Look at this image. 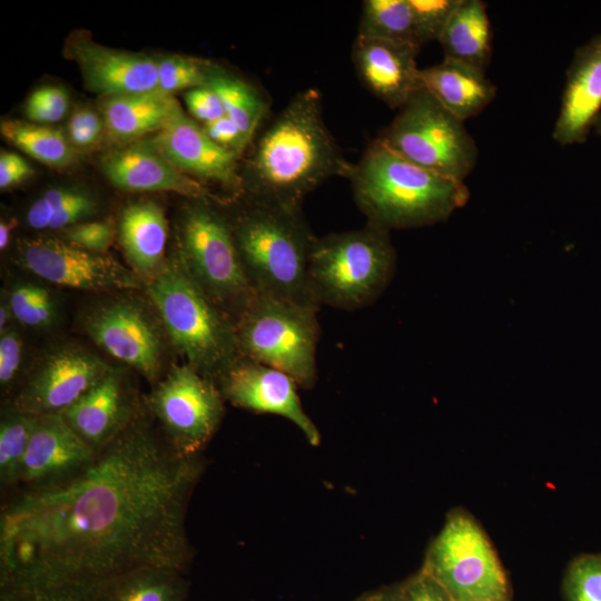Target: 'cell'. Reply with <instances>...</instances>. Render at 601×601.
Segmentation results:
<instances>
[{"label":"cell","instance_id":"6da1fadb","mask_svg":"<svg viewBox=\"0 0 601 601\" xmlns=\"http://www.w3.org/2000/svg\"><path fill=\"white\" fill-rule=\"evenodd\" d=\"M198 473L135 415L88 465L2 508L4 601H98L134 574L181 569Z\"/></svg>","mask_w":601,"mask_h":601},{"label":"cell","instance_id":"7a4b0ae2","mask_svg":"<svg viewBox=\"0 0 601 601\" xmlns=\"http://www.w3.org/2000/svg\"><path fill=\"white\" fill-rule=\"evenodd\" d=\"M318 89L296 93L259 137L243 175V195L302 207L304 198L333 176H348L352 164L327 129Z\"/></svg>","mask_w":601,"mask_h":601},{"label":"cell","instance_id":"3957f363","mask_svg":"<svg viewBox=\"0 0 601 601\" xmlns=\"http://www.w3.org/2000/svg\"><path fill=\"white\" fill-rule=\"evenodd\" d=\"M347 178L367 224L388 231L444 221L470 197L463 181L407 160L380 138L352 164Z\"/></svg>","mask_w":601,"mask_h":601},{"label":"cell","instance_id":"277c9868","mask_svg":"<svg viewBox=\"0 0 601 601\" xmlns=\"http://www.w3.org/2000/svg\"><path fill=\"white\" fill-rule=\"evenodd\" d=\"M229 224L245 273L257 295L319 309L311 298L307 284L316 236L302 207L252 198Z\"/></svg>","mask_w":601,"mask_h":601},{"label":"cell","instance_id":"5b68a950","mask_svg":"<svg viewBox=\"0 0 601 601\" xmlns=\"http://www.w3.org/2000/svg\"><path fill=\"white\" fill-rule=\"evenodd\" d=\"M146 290L176 351L200 374L215 381L243 356L235 322L189 275L177 252Z\"/></svg>","mask_w":601,"mask_h":601},{"label":"cell","instance_id":"8992f818","mask_svg":"<svg viewBox=\"0 0 601 601\" xmlns=\"http://www.w3.org/2000/svg\"><path fill=\"white\" fill-rule=\"evenodd\" d=\"M395 266L390 231L371 224L316 237L307 269L311 298L318 308H365L388 286Z\"/></svg>","mask_w":601,"mask_h":601},{"label":"cell","instance_id":"52a82bcc","mask_svg":"<svg viewBox=\"0 0 601 601\" xmlns=\"http://www.w3.org/2000/svg\"><path fill=\"white\" fill-rule=\"evenodd\" d=\"M211 203L216 201L194 200L185 208L177 253L189 275L236 324L257 294L245 273L229 220Z\"/></svg>","mask_w":601,"mask_h":601},{"label":"cell","instance_id":"ba28073f","mask_svg":"<svg viewBox=\"0 0 601 601\" xmlns=\"http://www.w3.org/2000/svg\"><path fill=\"white\" fill-rule=\"evenodd\" d=\"M317 309L257 295L236 323L243 356L289 375L304 388L317 380Z\"/></svg>","mask_w":601,"mask_h":601},{"label":"cell","instance_id":"9c48e42d","mask_svg":"<svg viewBox=\"0 0 601 601\" xmlns=\"http://www.w3.org/2000/svg\"><path fill=\"white\" fill-rule=\"evenodd\" d=\"M378 138L407 160L457 181H464L477 159L463 121L422 87Z\"/></svg>","mask_w":601,"mask_h":601},{"label":"cell","instance_id":"30bf717a","mask_svg":"<svg viewBox=\"0 0 601 601\" xmlns=\"http://www.w3.org/2000/svg\"><path fill=\"white\" fill-rule=\"evenodd\" d=\"M424 571L452 601H509L506 577L494 550L463 513L447 519L432 543Z\"/></svg>","mask_w":601,"mask_h":601},{"label":"cell","instance_id":"8fae6325","mask_svg":"<svg viewBox=\"0 0 601 601\" xmlns=\"http://www.w3.org/2000/svg\"><path fill=\"white\" fill-rule=\"evenodd\" d=\"M223 395L215 381L189 364L175 365L147 396L167 442L194 456L211 437L223 416Z\"/></svg>","mask_w":601,"mask_h":601},{"label":"cell","instance_id":"7c38bea8","mask_svg":"<svg viewBox=\"0 0 601 601\" xmlns=\"http://www.w3.org/2000/svg\"><path fill=\"white\" fill-rule=\"evenodd\" d=\"M19 262L38 277L52 284L83 289H137L141 279L131 269L106 254L76 247L61 238L26 239L19 246Z\"/></svg>","mask_w":601,"mask_h":601},{"label":"cell","instance_id":"4fadbf2b","mask_svg":"<svg viewBox=\"0 0 601 601\" xmlns=\"http://www.w3.org/2000/svg\"><path fill=\"white\" fill-rule=\"evenodd\" d=\"M111 368L83 347H58L35 368L16 396L13 410L29 415L61 413Z\"/></svg>","mask_w":601,"mask_h":601},{"label":"cell","instance_id":"5bb4252c","mask_svg":"<svg viewBox=\"0 0 601 601\" xmlns=\"http://www.w3.org/2000/svg\"><path fill=\"white\" fill-rule=\"evenodd\" d=\"M82 327L101 349L149 380L161 368L160 333L146 311L128 299L99 305L83 317Z\"/></svg>","mask_w":601,"mask_h":601},{"label":"cell","instance_id":"9a60e30c","mask_svg":"<svg viewBox=\"0 0 601 601\" xmlns=\"http://www.w3.org/2000/svg\"><path fill=\"white\" fill-rule=\"evenodd\" d=\"M148 142L171 165L198 181L217 183L233 199L243 196L239 155L220 147L203 126L177 109Z\"/></svg>","mask_w":601,"mask_h":601},{"label":"cell","instance_id":"2e32d148","mask_svg":"<svg viewBox=\"0 0 601 601\" xmlns=\"http://www.w3.org/2000/svg\"><path fill=\"white\" fill-rule=\"evenodd\" d=\"M217 380L223 397L235 406L283 416L312 445L319 444V432L302 406L297 383L286 373L242 356Z\"/></svg>","mask_w":601,"mask_h":601},{"label":"cell","instance_id":"e0dca14e","mask_svg":"<svg viewBox=\"0 0 601 601\" xmlns=\"http://www.w3.org/2000/svg\"><path fill=\"white\" fill-rule=\"evenodd\" d=\"M101 169L109 181L128 191H171L193 200L226 204L197 179L184 174L148 141H134L107 152Z\"/></svg>","mask_w":601,"mask_h":601},{"label":"cell","instance_id":"ac0fdd59","mask_svg":"<svg viewBox=\"0 0 601 601\" xmlns=\"http://www.w3.org/2000/svg\"><path fill=\"white\" fill-rule=\"evenodd\" d=\"M86 87L104 97L158 91L157 58L120 51L86 38L69 43Z\"/></svg>","mask_w":601,"mask_h":601},{"label":"cell","instance_id":"d6986e66","mask_svg":"<svg viewBox=\"0 0 601 601\" xmlns=\"http://www.w3.org/2000/svg\"><path fill=\"white\" fill-rule=\"evenodd\" d=\"M420 47L357 36L352 60L362 83L391 108H402L422 86L416 56Z\"/></svg>","mask_w":601,"mask_h":601},{"label":"cell","instance_id":"ffe728a7","mask_svg":"<svg viewBox=\"0 0 601 601\" xmlns=\"http://www.w3.org/2000/svg\"><path fill=\"white\" fill-rule=\"evenodd\" d=\"M97 452L60 413L36 415L19 482L37 485L62 479L88 465Z\"/></svg>","mask_w":601,"mask_h":601},{"label":"cell","instance_id":"44dd1931","mask_svg":"<svg viewBox=\"0 0 601 601\" xmlns=\"http://www.w3.org/2000/svg\"><path fill=\"white\" fill-rule=\"evenodd\" d=\"M601 109V35L577 50L569 68L552 138L560 145L585 140Z\"/></svg>","mask_w":601,"mask_h":601},{"label":"cell","instance_id":"7402d4cb","mask_svg":"<svg viewBox=\"0 0 601 601\" xmlns=\"http://www.w3.org/2000/svg\"><path fill=\"white\" fill-rule=\"evenodd\" d=\"M60 414L96 451L115 439L136 415L122 373L114 367Z\"/></svg>","mask_w":601,"mask_h":601},{"label":"cell","instance_id":"603a6c76","mask_svg":"<svg viewBox=\"0 0 601 601\" xmlns=\"http://www.w3.org/2000/svg\"><path fill=\"white\" fill-rule=\"evenodd\" d=\"M168 224L164 209L150 200L136 201L121 213L117 236L130 269L147 283L165 267Z\"/></svg>","mask_w":601,"mask_h":601},{"label":"cell","instance_id":"cb8c5ba5","mask_svg":"<svg viewBox=\"0 0 601 601\" xmlns=\"http://www.w3.org/2000/svg\"><path fill=\"white\" fill-rule=\"evenodd\" d=\"M422 88L461 121L479 115L496 96V88L483 70L444 58L437 65L420 69Z\"/></svg>","mask_w":601,"mask_h":601},{"label":"cell","instance_id":"d4e9b609","mask_svg":"<svg viewBox=\"0 0 601 601\" xmlns=\"http://www.w3.org/2000/svg\"><path fill=\"white\" fill-rule=\"evenodd\" d=\"M179 108L173 96L159 91L104 97L100 102L106 135L122 145L157 132Z\"/></svg>","mask_w":601,"mask_h":601},{"label":"cell","instance_id":"484cf974","mask_svg":"<svg viewBox=\"0 0 601 601\" xmlns=\"http://www.w3.org/2000/svg\"><path fill=\"white\" fill-rule=\"evenodd\" d=\"M444 58L485 70L492 53V27L481 0H460L437 40Z\"/></svg>","mask_w":601,"mask_h":601},{"label":"cell","instance_id":"4316f807","mask_svg":"<svg viewBox=\"0 0 601 601\" xmlns=\"http://www.w3.org/2000/svg\"><path fill=\"white\" fill-rule=\"evenodd\" d=\"M97 200L86 190L71 186L48 189L28 209L27 223L38 230H61L96 214Z\"/></svg>","mask_w":601,"mask_h":601},{"label":"cell","instance_id":"83f0119b","mask_svg":"<svg viewBox=\"0 0 601 601\" xmlns=\"http://www.w3.org/2000/svg\"><path fill=\"white\" fill-rule=\"evenodd\" d=\"M0 131L9 142L47 166L67 168L77 160L76 148L59 129L17 119H3Z\"/></svg>","mask_w":601,"mask_h":601},{"label":"cell","instance_id":"f1b7e54d","mask_svg":"<svg viewBox=\"0 0 601 601\" xmlns=\"http://www.w3.org/2000/svg\"><path fill=\"white\" fill-rule=\"evenodd\" d=\"M207 86L218 95L226 116L237 125L248 145L267 112L268 104L263 95L218 66L211 70Z\"/></svg>","mask_w":601,"mask_h":601},{"label":"cell","instance_id":"f546056e","mask_svg":"<svg viewBox=\"0 0 601 601\" xmlns=\"http://www.w3.org/2000/svg\"><path fill=\"white\" fill-rule=\"evenodd\" d=\"M357 36L422 47L408 0H365Z\"/></svg>","mask_w":601,"mask_h":601},{"label":"cell","instance_id":"4dcf8cb0","mask_svg":"<svg viewBox=\"0 0 601 601\" xmlns=\"http://www.w3.org/2000/svg\"><path fill=\"white\" fill-rule=\"evenodd\" d=\"M36 415L16 410L0 424V477L4 484L19 481L23 457L35 427Z\"/></svg>","mask_w":601,"mask_h":601},{"label":"cell","instance_id":"1f68e13d","mask_svg":"<svg viewBox=\"0 0 601 601\" xmlns=\"http://www.w3.org/2000/svg\"><path fill=\"white\" fill-rule=\"evenodd\" d=\"M175 572L144 571L118 582L98 601H178Z\"/></svg>","mask_w":601,"mask_h":601},{"label":"cell","instance_id":"d6a6232c","mask_svg":"<svg viewBox=\"0 0 601 601\" xmlns=\"http://www.w3.org/2000/svg\"><path fill=\"white\" fill-rule=\"evenodd\" d=\"M158 91L173 96L180 90L207 86L214 65L201 58L189 56H164L157 58Z\"/></svg>","mask_w":601,"mask_h":601},{"label":"cell","instance_id":"836d02e7","mask_svg":"<svg viewBox=\"0 0 601 601\" xmlns=\"http://www.w3.org/2000/svg\"><path fill=\"white\" fill-rule=\"evenodd\" d=\"M8 304L12 316L30 327H46L55 317L53 300L48 290L35 284L16 286L9 295Z\"/></svg>","mask_w":601,"mask_h":601},{"label":"cell","instance_id":"e575fe53","mask_svg":"<svg viewBox=\"0 0 601 601\" xmlns=\"http://www.w3.org/2000/svg\"><path fill=\"white\" fill-rule=\"evenodd\" d=\"M568 601H601V554L578 556L564 579Z\"/></svg>","mask_w":601,"mask_h":601},{"label":"cell","instance_id":"d590c367","mask_svg":"<svg viewBox=\"0 0 601 601\" xmlns=\"http://www.w3.org/2000/svg\"><path fill=\"white\" fill-rule=\"evenodd\" d=\"M418 41L439 40L460 0H408Z\"/></svg>","mask_w":601,"mask_h":601},{"label":"cell","instance_id":"8d00e7d4","mask_svg":"<svg viewBox=\"0 0 601 601\" xmlns=\"http://www.w3.org/2000/svg\"><path fill=\"white\" fill-rule=\"evenodd\" d=\"M59 231V238L76 247L105 254L117 235V227L112 220L105 219L82 221Z\"/></svg>","mask_w":601,"mask_h":601},{"label":"cell","instance_id":"74e56055","mask_svg":"<svg viewBox=\"0 0 601 601\" xmlns=\"http://www.w3.org/2000/svg\"><path fill=\"white\" fill-rule=\"evenodd\" d=\"M69 108L68 92L57 86H45L35 90L27 100L26 115L35 124L61 120Z\"/></svg>","mask_w":601,"mask_h":601},{"label":"cell","instance_id":"f35d334b","mask_svg":"<svg viewBox=\"0 0 601 601\" xmlns=\"http://www.w3.org/2000/svg\"><path fill=\"white\" fill-rule=\"evenodd\" d=\"M106 135V127L101 114L89 107H80L71 114L67 137L77 149H87L97 146Z\"/></svg>","mask_w":601,"mask_h":601},{"label":"cell","instance_id":"ab89813d","mask_svg":"<svg viewBox=\"0 0 601 601\" xmlns=\"http://www.w3.org/2000/svg\"><path fill=\"white\" fill-rule=\"evenodd\" d=\"M184 98L189 112L201 125L226 116L218 95L209 86L190 89Z\"/></svg>","mask_w":601,"mask_h":601},{"label":"cell","instance_id":"60d3db41","mask_svg":"<svg viewBox=\"0 0 601 601\" xmlns=\"http://www.w3.org/2000/svg\"><path fill=\"white\" fill-rule=\"evenodd\" d=\"M22 343L13 329L6 331L0 338V383L8 385L17 376L21 363Z\"/></svg>","mask_w":601,"mask_h":601},{"label":"cell","instance_id":"b9f144b4","mask_svg":"<svg viewBox=\"0 0 601 601\" xmlns=\"http://www.w3.org/2000/svg\"><path fill=\"white\" fill-rule=\"evenodd\" d=\"M400 601H452L444 589L424 570L398 594Z\"/></svg>","mask_w":601,"mask_h":601},{"label":"cell","instance_id":"7bdbcfd3","mask_svg":"<svg viewBox=\"0 0 601 601\" xmlns=\"http://www.w3.org/2000/svg\"><path fill=\"white\" fill-rule=\"evenodd\" d=\"M201 126L214 142L239 156L248 146L237 125L227 116Z\"/></svg>","mask_w":601,"mask_h":601},{"label":"cell","instance_id":"ee69618b","mask_svg":"<svg viewBox=\"0 0 601 601\" xmlns=\"http://www.w3.org/2000/svg\"><path fill=\"white\" fill-rule=\"evenodd\" d=\"M33 174L29 164L18 154L1 151L0 188L6 189L21 183Z\"/></svg>","mask_w":601,"mask_h":601},{"label":"cell","instance_id":"f6af8a7d","mask_svg":"<svg viewBox=\"0 0 601 601\" xmlns=\"http://www.w3.org/2000/svg\"><path fill=\"white\" fill-rule=\"evenodd\" d=\"M17 220L11 218L10 220H1L0 223V249H6L8 247L11 231L16 228Z\"/></svg>","mask_w":601,"mask_h":601},{"label":"cell","instance_id":"bcb514c9","mask_svg":"<svg viewBox=\"0 0 601 601\" xmlns=\"http://www.w3.org/2000/svg\"><path fill=\"white\" fill-rule=\"evenodd\" d=\"M12 316V313H11V309H10V306L9 304H1L0 306V329H1V334L3 333V331L6 332V327L8 325V322L10 319V317Z\"/></svg>","mask_w":601,"mask_h":601},{"label":"cell","instance_id":"7dc6e473","mask_svg":"<svg viewBox=\"0 0 601 601\" xmlns=\"http://www.w3.org/2000/svg\"><path fill=\"white\" fill-rule=\"evenodd\" d=\"M363 601H400L398 594H385V593H378L371 597H367Z\"/></svg>","mask_w":601,"mask_h":601},{"label":"cell","instance_id":"c3c4849f","mask_svg":"<svg viewBox=\"0 0 601 601\" xmlns=\"http://www.w3.org/2000/svg\"><path fill=\"white\" fill-rule=\"evenodd\" d=\"M595 122H597L598 129H599V131L601 134V117L597 118Z\"/></svg>","mask_w":601,"mask_h":601}]
</instances>
